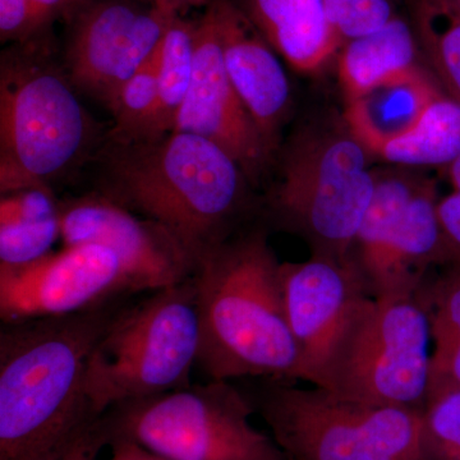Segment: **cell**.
Returning <instances> with one entry per match:
<instances>
[{"instance_id": "obj_1", "label": "cell", "mask_w": 460, "mask_h": 460, "mask_svg": "<svg viewBox=\"0 0 460 460\" xmlns=\"http://www.w3.org/2000/svg\"><path fill=\"white\" fill-rule=\"evenodd\" d=\"M111 305L0 329V460H56L93 420L87 395L93 347Z\"/></svg>"}, {"instance_id": "obj_2", "label": "cell", "mask_w": 460, "mask_h": 460, "mask_svg": "<svg viewBox=\"0 0 460 460\" xmlns=\"http://www.w3.org/2000/svg\"><path fill=\"white\" fill-rule=\"evenodd\" d=\"M193 281L199 365L210 380H296L298 349L288 323L281 262L263 230L233 235L202 257Z\"/></svg>"}, {"instance_id": "obj_3", "label": "cell", "mask_w": 460, "mask_h": 460, "mask_svg": "<svg viewBox=\"0 0 460 460\" xmlns=\"http://www.w3.org/2000/svg\"><path fill=\"white\" fill-rule=\"evenodd\" d=\"M115 145L109 199L164 226L196 268L234 235L250 210L251 181L222 147L181 131Z\"/></svg>"}, {"instance_id": "obj_4", "label": "cell", "mask_w": 460, "mask_h": 460, "mask_svg": "<svg viewBox=\"0 0 460 460\" xmlns=\"http://www.w3.org/2000/svg\"><path fill=\"white\" fill-rule=\"evenodd\" d=\"M374 156L341 117L313 119L279 151V178L268 208L311 256L347 261L376 186Z\"/></svg>"}, {"instance_id": "obj_5", "label": "cell", "mask_w": 460, "mask_h": 460, "mask_svg": "<svg viewBox=\"0 0 460 460\" xmlns=\"http://www.w3.org/2000/svg\"><path fill=\"white\" fill-rule=\"evenodd\" d=\"M199 349L193 277L118 311L87 366V395L96 416L122 402L190 386Z\"/></svg>"}, {"instance_id": "obj_6", "label": "cell", "mask_w": 460, "mask_h": 460, "mask_svg": "<svg viewBox=\"0 0 460 460\" xmlns=\"http://www.w3.org/2000/svg\"><path fill=\"white\" fill-rule=\"evenodd\" d=\"M255 411L230 381L210 380L115 405L100 425L107 445L133 441L169 460H289L252 425Z\"/></svg>"}, {"instance_id": "obj_7", "label": "cell", "mask_w": 460, "mask_h": 460, "mask_svg": "<svg viewBox=\"0 0 460 460\" xmlns=\"http://www.w3.org/2000/svg\"><path fill=\"white\" fill-rule=\"evenodd\" d=\"M289 460H420L422 411L271 380L255 404Z\"/></svg>"}, {"instance_id": "obj_8", "label": "cell", "mask_w": 460, "mask_h": 460, "mask_svg": "<svg viewBox=\"0 0 460 460\" xmlns=\"http://www.w3.org/2000/svg\"><path fill=\"white\" fill-rule=\"evenodd\" d=\"M0 71L2 195L48 187L86 151L89 115L65 75L36 58L3 57Z\"/></svg>"}, {"instance_id": "obj_9", "label": "cell", "mask_w": 460, "mask_h": 460, "mask_svg": "<svg viewBox=\"0 0 460 460\" xmlns=\"http://www.w3.org/2000/svg\"><path fill=\"white\" fill-rule=\"evenodd\" d=\"M429 325L416 296H368L330 363L323 389L370 404L425 410Z\"/></svg>"}, {"instance_id": "obj_10", "label": "cell", "mask_w": 460, "mask_h": 460, "mask_svg": "<svg viewBox=\"0 0 460 460\" xmlns=\"http://www.w3.org/2000/svg\"><path fill=\"white\" fill-rule=\"evenodd\" d=\"M136 293L122 262L100 244L65 246L21 268H0L3 323L66 316Z\"/></svg>"}, {"instance_id": "obj_11", "label": "cell", "mask_w": 460, "mask_h": 460, "mask_svg": "<svg viewBox=\"0 0 460 460\" xmlns=\"http://www.w3.org/2000/svg\"><path fill=\"white\" fill-rule=\"evenodd\" d=\"M288 323L298 349L296 380L325 387L332 356L354 314L372 296L352 259L281 262Z\"/></svg>"}, {"instance_id": "obj_12", "label": "cell", "mask_w": 460, "mask_h": 460, "mask_svg": "<svg viewBox=\"0 0 460 460\" xmlns=\"http://www.w3.org/2000/svg\"><path fill=\"white\" fill-rule=\"evenodd\" d=\"M174 131L201 136L222 147L251 183H259L277 156L230 83L224 66L219 20L211 0L196 20L192 81Z\"/></svg>"}, {"instance_id": "obj_13", "label": "cell", "mask_w": 460, "mask_h": 460, "mask_svg": "<svg viewBox=\"0 0 460 460\" xmlns=\"http://www.w3.org/2000/svg\"><path fill=\"white\" fill-rule=\"evenodd\" d=\"M178 14L128 0H102L78 18L68 50L72 84L108 104L138 69L156 57Z\"/></svg>"}, {"instance_id": "obj_14", "label": "cell", "mask_w": 460, "mask_h": 460, "mask_svg": "<svg viewBox=\"0 0 460 460\" xmlns=\"http://www.w3.org/2000/svg\"><path fill=\"white\" fill-rule=\"evenodd\" d=\"M65 246L108 247L122 262L136 292H155L193 277L196 262L171 233L114 199L87 196L60 206Z\"/></svg>"}, {"instance_id": "obj_15", "label": "cell", "mask_w": 460, "mask_h": 460, "mask_svg": "<svg viewBox=\"0 0 460 460\" xmlns=\"http://www.w3.org/2000/svg\"><path fill=\"white\" fill-rule=\"evenodd\" d=\"M217 9L224 66L230 83L272 153L292 108V91L278 53L232 0H211Z\"/></svg>"}, {"instance_id": "obj_16", "label": "cell", "mask_w": 460, "mask_h": 460, "mask_svg": "<svg viewBox=\"0 0 460 460\" xmlns=\"http://www.w3.org/2000/svg\"><path fill=\"white\" fill-rule=\"evenodd\" d=\"M257 31L298 74L313 75L337 57L343 41L325 0H235Z\"/></svg>"}, {"instance_id": "obj_17", "label": "cell", "mask_w": 460, "mask_h": 460, "mask_svg": "<svg viewBox=\"0 0 460 460\" xmlns=\"http://www.w3.org/2000/svg\"><path fill=\"white\" fill-rule=\"evenodd\" d=\"M438 187L426 180L387 248L372 296H414L432 266H447L438 214Z\"/></svg>"}, {"instance_id": "obj_18", "label": "cell", "mask_w": 460, "mask_h": 460, "mask_svg": "<svg viewBox=\"0 0 460 460\" xmlns=\"http://www.w3.org/2000/svg\"><path fill=\"white\" fill-rule=\"evenodd\" d=\"M443 90L428 68L411 72L344 102L343 118L374 156L387 142L407 135Z\"/></svg>"}, {"instance_id": "obj_19", "label": "cell", "mask_w": 460, "mask_h": 460, "mask_svg": "<svg viewBox=\"0 0 460 460\" xmlns=\"http://www.w3.org/2000/svg\"><path fill=\"white\" fill-rule=\"evenodd\" d=\"M335 58L344 102L402 75L428 68L410 18L401 14L376 31L345 41Z\"/></svg>"}, {"instance_id": "obj_20", "label": "cell", "mask_w": 460, "mask_h": 460, "mask_svg": "<svg viewBox=\"0 0 460 460\" xmlns=\"http://www.w3.org/2000/svg\"><path fill=\"white\" fill-rule=\"evenodd\" d=\"M407 169L395 166L376 171L374 196L354 239L350 259L361 272L371 296L390 242L411 199L428 180Z\"/></svg>"}, {"instance_id": "obj_21", "label": "cell", "mask_w": 460, "mask_h": 460, "mask_svg": "<svg viewBox=\"0 0 460 460\" xmlns=\"http://www.w3.org/2000/svg\"><path fill=\"white\" fill-rule=\"evenodd\" d=\"M414 293L428 314L434 350L429 358V396L460 389V266H445Z\"/></svg>"}, {"instance_id": "obj_22", "label": "cell", "mask_w": 460, "mask_h": 460, "mask_svg": "<svg viewBox=\"0 0 460 460\" xmlns=\"http://www.w3.org/2000/svg\"><path fill=\"white\" fill-rule=\"evenodd\" d=\"M460 156V102L440 93L411 132L383 145L374 159L402 168L452 164Z\"/></svg>"}, {"instance_id": "obj_23", "label": "cell", "mask_w": 460, "mask_h": 460, "mask_svg": "<svg viewBox=\"0 0 460 460\" xmlns=\"http://www.w3.org/2000/svg\"><path fill=\"white\" fill-rule=\"evenodd\" d=\"M195 32L196 21L183 16L172 17L166 29L156 56L159 102L146 140L174 131L192 81Z\"/></svg>"}, {"instance_id": "obj_24", "label": "cell", "mask_w": 460, "mask_h": 460, "mask_svg": "<svg viewBox=\"0 0 460 460\" xmlns=\"http://www.w3.org/2000/svg\"><path fill=\"white\" fill-rule=\"evenodd\" d=\"M407 8L423 63L445 95L460 102V17L422 4Z\"/></svg>"}, {"instance_id": "obj_25", "label": "cell", "mask_w": 460, "mask_h": 460, "mask_svg": "<svg viewBox=\"0 0 460 460\" xmlns=\"http://www.w3.org/2000/svg\"><path fill=\"white\" fill-rule=\"evenodd\" d=\"M157 102L159 80L155 57L126 81L108 102L107 107L114 117L111 135L115 144L146 140L155 118Z\"/></svg>"}, {"instance_id": "obj_26", "label": "cell", "mask_w": 460, "mask_h": 460, "mask_svg": "<svg viewBox=\"0 0 460 460\" xmlns=\"http://www.w3.org/2000/svg\"><path fill=\"white\" fill-rule=\"evenodd\" d=\"M420 449V460H460V389L429 396Z\"/></svg>"}, {"instance_id": "obj_27", "label": "cell", "mask_w": 460, "mask_h": 460, "mask_svg": "<svg viewBox=\"0 0 460 460\" xmlns=\"http://www.w3.org/2000/svg\"><path fill=\"white\" fill-rule=\"evenodd\" d=\"M62 238L60 213L47 219L0 226V268H21L49 255Z\"/></svg>"}, {"instance_id": "obj_28", "label": "cell", "mask_w": 460, "mask_h": 460, "mask_svg": "<svg viewBox=\"0 0 460 460\" xmlns=\"http://www.w3.org/2000/svg\"><path fill=\"white\" fill-rule=\"evenodd\" d=\"M398 0H325L326 11L345 41L376 31L398 16Z\"/></svg>"}, {"instance_id": "obj_29", "label": "cell", "mask_w": 460, "mask_h": 460, "mask_svg": "<svg viewBox=\"0 0 460 460\" xmlns=\"http://www.w3.org/2000/svg\"><path fill=\"white\" fill-rule=\"evenodd\" d=\"M60 213L49 187H33L5 193L0 199V226L35 222Z\"/></svg>"}, {"instance_id": "obj_30", "label": "cell", "mask_w": 460, "mask_h": 460, "mask_svg": "<svg viewBox=\"0 0 460 460\" xmlns=\"http://www.w3.org/2000/svg\"><path fill=\"white\" fill-rule=\"evenodd\" d=\"M47 21L30 0H0V38L2 41H23Z\"/></svg>"}, {"instance_id": "obj_31", "label": "cell", "mask_w": 460, "mask_h": 460, "mask_svg": "<svg viewBox=\"0 0 460 460\" xmlns=\"http://www.w3.org/2000/svg\"><path fill=\"white\" fill-rule=\"evenodd\" d=\"M438 214L447 261L449 265L460 266V193L453 190L438 199Z\"/></svg>"}, {"instance_id": "obj_32", "label": "cell", "mask_w": 460, "mask_h": 460, "mask_svg": "<svg viewBox=\"0 0 460 460\" xmlns=\"http://www.w3.org/2000/svg\"><path fill=\"white\" fill-rule=\"evenodd\" d=\"M105 445L107 440L98 419L87 425L56 460H99L100 450Z\"/></svg>"}, {"instance_id": "obj_33", "label": "cell", "mask_w": 460, "mask_h": 460, "mask_svg": "<svg viewBox=\"0 0 460 460\" xmlns=\"http://www.w3.org/2000/svg\"><path fill=\"white\" fill-rule=\"evenodd\" d=\"M109 445L111 452L108 460H169L133 441L115 440Z\"/></svg>"}, {"instance_id": "obj_34", "label": "cell", "mask_w": 460, "mask_h": 460, "mask_svg": "<svg viewBox=\"0 0 460 460\" xmlns=\"http://www.w3.org/2000/svg\"><path fill=\"white\" fill-rule=\"evenodd\" d=\"M210 0H151V4L156 5L163 11L181 16L187 9L208 5Z\"/></svg>"}, {"instance_id": "obj_35", "label": "cell", "mask_w": 460, "mask_h": 460, "mask_svg": "<svg viewBox=\"0 0 460 460\" xmlns=\"http://www.w3.org/2000/svg\"><path fill=\"white\" fill-rule=\"evenodd\" d=\"M405 4H422L460 17V0H404Z\"/></svg>"}, {"instance_id": "obj_36", "label": "cell", "mask_w": 460, "mask_h": 460, "mask_svg": "<svg viewBox=\"0 0 460 460\" xmlns=\"http://www.w3.org/2000/svg\"><path fill=\"white\" fill-rule=\"evenodd\" d=\"M36 11L41 14L45 21H49L51 17L56 16L58 12L68 5L71 0H30Z\"/></svg>"}, {"instance_id": "obj_37", "label": "cell", "mask_w": 460, "mask_h": 460, "mask_svg": "<svg viewBox=\"0 0 460 460\" xmlns=\"http://www.w3.org/2000/svg\"><path fill=\"white\" fill-rule=\"evenodd\" d=\"M445 169H447V178H449L453 190L460 193V156L456 157L452 164L447 165Z\"/></svg>"}]
</instances>
